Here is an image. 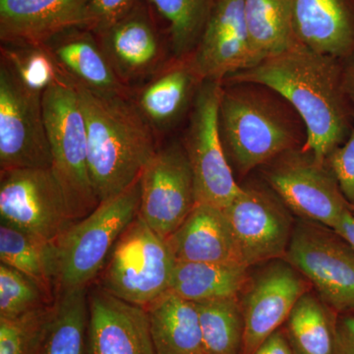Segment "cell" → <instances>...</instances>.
I'll return each instance as SVG.
<instances>
[{
    "instance_id": "6da1fadb",
    "label": "cell",
    "mask_w": 354,
    "mask_h": 354,
    "mask_svg": "<svg viewBox=\"0 0 354 354\" xmlns=\"http://www.w3.org/2000/svg\"><path fill=\"white\" fill-rule=\"evenodd\" d=\"M225 81L264 84L283 95L304 120L308 134L304 149L318 162H325L353 130L354 104L344 88L341 59L304 44L298 43Z\"/></svg>"
},
{
    "instance_id": "7a4b0ae2",
    "label": "cell",
    "mask_w": 354,
    "mask_h": 354,
    "mask_svg": "<svg viewBox=\"0 0 354 354\" xmlns=\"http://www.w3.org/2000/svg\"><path fill=\"white\" fill-rule=\"evenodd\" d=\"M218 125L232 171L241 179L307 143L306 127L278 91L251 81H225Z\"/></svg>"
},
{
    "instance_id": "3957f363",
    "label": "cell",
    "mask_w": 354,
    "mask_h": 354,
    "mask_svg": "<svg viewBox=\"0 0 354 354\" xmlns=\"http://www.w3.org/2000/svg\"><path fill=\"white\" fill-rule=\"evenodd\" d=\"M73 83L87 127L91 178L100 202L106 201L131 186L158 150L153 127L124 95Z\"/></svg>"
},
{
    "instance_id": "277c9868",
    "label": "cell",
    "mask_w": 354,
    "mask_h": 354,
    "mask_svg": "<svg viewBox=\"0 0 354 354\" xmlns=\"http://www.w3.org/2000/svg\"><path fill=\"white\" fill-rule=\"evenodd\" d=\"M41 104L51 153V171L64 192L70 218H85L100 205L90 167L87 127L73 81L59 78L44 91Z\"/></svg>"
},
{
    "instance_id": "5b68a950",
    "label": "cell",
    "mask_w": 354,
    "mask_h": 354,
    "mask_svg": "<svg viewBox=\"0 0 354 354\" xmlns=\"http://www.w3.org/2000/svg\"><path fill=\"white\" fill-rule=\"evenodd\" d=\"M140 177L124 191L100 203L85 218L74 221L55 241L57 292L88 286L101 274L116 241L139 213Z\"/></svg>"
},
{
    "instance_id": "8992f818",
    "label": "cell",
    "mask_w": 354,
    "mask_h": 354,
    "mask_svg": "<svg viewBox=\"0 0 354 354\" xmlns=\"http://www.w3.org/2000/svg\"><path fill=\"white\" fill-rule=\"evenodd\" d=\"M176 263L167 239L137 216L116 241L97 286L146 308L171 290Z\"/></svg>"
},
{
    "instance_id": "52a82bcc",
    "label": "cell",
    "mask_w": 354,
    "mask_h": 354,
    "mask_svg": "<svg viewBox=\"0 0 354 354\" xmlns=\"http://www.w3.org/2000/svg\"><path fill=\"white\" fill-rule=\"evenodd\" d=\"M283 259L335 313H354V249L337 230L297 218Z\"/></svg>"
},
{
    "instance_id": "ba28073f",
    "label": "cell",
    "mask_w": 354,
    "mask_h": 354,
    "mask_svg": "<svg viewBox=\"0 0 354 354\" xmlns=\"http://www.w3.org/2000/svg\"><path fill=\"white\" fill-rule=\"evenodd\" d=\"M259 171L295 218L335 230L351 212L334 174L304 147L281 153Z\"/></svg>"
},
{
    "instance_id": "9c48e42d",
    "label": "cell",
    "mask_w": 354,
    "mask_h": 354,
    "mask_svg": "<svg viewBox=\"0 0 354 354\" xmlns=\"http://www.w3.org/2000/svg\"><path fill=\"white\" fill-rule=\"evenodd\" d=\"M223 82L204 81L194 95L183 146L189 158L197 204L225 209L241 192V183L221 141L218 108Z\"/></svg>"
},
{
    "instance_id": "30bf717a",
    "label": "cell",
    "mask_w": 354,
    "mask_h": 354,
    "mask_svg": "<svg viewBox=\"0 0 354 354\" xmlns=\"http://www.w3.org/2000/svg\"><path fill=\"white\" fill-rule=\"evenodd\" d=\"M241 187L223 212L242 265L250 269L283 259L297 218L263 179H249Z\"/></svg>"
},
{
    "instance_id": "8fae6325",
    "label": "cell",
    "mask_w": 354,
    "mask_h": 354,
    "mask_svg": "<svg viewBox=\"0 0 354 354\" xmlns=\"http://www.w3.org/2000/svg\"><path fill=\"white\" fill-rule=\"evenodd\" d=\"M43 93L26 87L8 62L0 67V167L1 171L50 169Z\"/></svg>"
},
{
    "instance_id": "7c38bea8",
    "label": "cell",
    "mask_w": 354,
    "mask_h": 354,
    "mask_svg": "<svg viewBox=\"0 0 354 354\" xmlns=\"http://www.w3.org/2000/svg\"><path fill=\"white\" fill-rule=\"evenodd\" d=\"M0 216L1 223L50 241L74 223L51 169L1 171Z\"/></svg>"
},
{
    "instance_id": "4fadbf2b",
    "label": "cell",
    "mask_w": 354,
    "mask_h": 354,
    "mask_svg": "<svg viewBox=\"0 0 354 354\" xmlns=\"http://www.w3.org/2000/svg\"><path fill=\"white\" fill-rule=\"evenodd\" d=\"M138 216L167 239L196 206L194 178L183 144L158 149L140 176Z\"/></svg>"
},
{
    "instance_id": "5bb4252c",
    "label": "cell",
    "mask_w": 354,
    "mask_h": 354,
    "mask_svg": "<svg viewBox=\"0 0 354 354\" xmlns=\"http://www.w3.org/2000/svg\"><path fill=\"white\" fill-rule=\"evenodd\" d=\"M250 274L239 295L244 320L242 354H253L272 333L281 329L291 310L305 293L309 281L285 259L261 264Z\"/></svg>"
},
{
    "instance_id": "9a60e30c",
    "label": "cell",
    "mask_w": 354,
    "mask_h": 354,
    "mask_svg": "<svg viewBox=\"0 0 354 354\" xmlns=\"http://www.w3.org/2000/svg\"><path fill=\"white\" fill-rule=\"evenodd\" d=\"M188 57L202 82H223L255 65L244 0H216L199 43Z\"/></svg>"
},
{
    "instance_id": "2e32d148",
    "label": "cell",
    "mask_w": 354,
    "mask_h": 354,
    "mask_svg": "<svg viewBox=\"0 0 354 354\" xmlns=\"http://www.w3.org/2000/svg\"><path fill=\"white\" fill-rule=\"evenodd\" d=\"M88 354H156L148 313L99 286L88 291Z\"/></svg>"
},
{
    "instance_id": "e0dca14e",
    "label": "cell",
    "mask_w": 354,
    "mask_h": 354,
    "mask_svg": "<svg viewBox=\"0 0 354 354\" xmlns=\"http://www.w3.org/2000/svg\"><path fill=\"white\" fill-rule=\"evenodd\" d=\"M88 0H0V38L39 46L82 29Z\"/></svg>"
},
{
    "instance_id": "ac0fdd59",
    "label": "cell",
    "mask_w": 354,
    "mask_h": 354,
    "mask_svg": "<svg viewBox=\"0 0 354 354\" xmlns=\"http://www.w3.org/2000/svg\"><path fill=\"white\" fill-rule=\"evenodd\" d=\"M298 43L344 59L354 53V0H292Z\"/></svg>"
},
{
    "instance_id": "d6986e66",
    "label": "cell",
    "mask_w": 354,
    "mask_h": 354,
    "mask_svg": "<svg viewBox=\"0 0 354 354\" xmlns=\"http://www.w3.org/2000/svg\"><path fill=\"white\" fill-rule=\"evenodd\" d=\"M167 242L176 262L242 265L223 209L196 204Z\"/></svg>"
},
{
    "instance_id": "ffe728a7",
    "label": "cell",
    "mask_w": 354,
    "mask_h": 354,
    "mask_svg": "<svg viewBox=\"0 0 354 354\" xmlns=\"http://www.w3.org/2000/svg\"><path fill=\"white\" fill-rule=\"evenodd\" d=\"M104 50L118 75L144 73L157 62L160 39L141 0L122 19L100 35Z\"/></svg>"
},
{
    "instance_id": "44dd1931",
    "label": "cell",
    "mask_w": 354,
    "mask_h": 354,
    "mask_svg": "<svg viewBox=\"0 0 354 354\" xmlns=\"http://www.w3.org/2000/svg\"><path fill=\"white\" fill-rule=\"evenodd\" d=\"M145 309L156 354H204L196 304L169 290Z\"/></svg>"
},
{
    "instance_id": "7402d4cb",
    "label": "cell",
    "mask_w": 354,
    "mask_h": 354,
    "mask_svg": "<svg viewBox=\"0 0 354 354\" xmlns=\"http://www.w3.org/2000/svg\"><path fill=\"white\" fill-rule=\"evenodd\" d=\"M201 83L189 57L178 58L177 64L143 88L137 108L151 127H169L183 115Z\"/></svg>"
},
{
    "instance_id": "603a6c76",
    "label": "cell",
    "mask_w": 354,
    "mask_h": 354,
    "mask_svg": "<svg viewBox=\"0 0 354 354\" xmlns=\"http://www.w3.org/2000/svg\"><path fill=\"white\" fill-rule=\"evenodd\" d=\"M55 57L78 85L97 92L125 95L120 75L90 32L70 34L55 48Z\"/></svg>"
},
{
    "instance_id": "cb8c5ba5",
    "label": "cell",
    "mask_w": 354,
    "mask_h": 354,
    "mask_svg": "<svg viewBox=\"0 0 354 354\" xmlns=\"http://www.w3.org/2000/svg\"><path fill=\"white\" fill-rule=\"evenodd\" d=\"M249 270L227 263L176 262L171 290L194 304L239 298L250 277Z\"/></svg>"
},
{
    "instance_id": "d4e9b609",
    "label": "cell",
    "mask_w": 354,
    "mask_h": 354,
    "mask_svg": "<svg viewBox=\"0 0 354 354\" xmlns=\"http://www.w3.org/2000/svg\"><path fill=\"white\" fill-rule=\"evenodd\" d=\"M244 15L255 65L298 44L292 0H244Z\"/></svg>"
},
{
    "instance_id": "484cf974",
    "label": "cell",
    "mask_w": 354,
    "mask_h": 354,
    "mask_svg": "<svg viewBox=\"0 0 354 354\" xmlns=\"http://www.w3.org/2000/svg\"><path fill=\"white\" fill-rule=\"evenodd\" d=\"M88 286L57 292L39 354H88Z\"/></svg>"
},
{
    "instance_id": "4316f807",
    "label": "cell",
    "mask_w": 354,
    "mask_h": 354,
    "mask_svg": "<svg viewBox=\"0 0 354 354\" xmlns=\"http://www.w3.org/2000/svg\"><path fill=\"white\" fill-rule=\"evenodd\" d=\"M0 263L24 272L57 295L58 259L55 241L1 223Z\"/></svg>"
},
{
    "instance_id": "83f0119b",
    "label": "cell",
    "mask_w": 354,
    "mask_h": 354,
    "mask_svg": "<svg viewBox=\"0 0 354 354\" xmlns=\"http://www.w3.org/2000/svg\"><path fill=\"white\" fill-rule=\"evenodd\" d=\"M339 314L313 290L300 297L283 326L295 354H335Z\"/></svg>"
},
{
    "instance_id": "f1b7e54d",
    "label": "cell",
    "mask_w": 354,
    "mask_h": 354,
    "mask_svg": "<svg viewBox=\"0 0 354 354\" xmlns=\"http://www.w3.org/2000/svg\"><path fill=\"white\" fill-rule=\"evenodd\" d=\"M204 354H242L244 320L239 298L196 304Z\"/></svg>"
},
{
    "instance_id": "f546056e",
    "label": "cell",
    "mask_w": 354,
    "mask_h": 354,
    "mask_svg": "<svg viewBox=\"0 0 354 354\" xmlns=\"http://www.w3.org/2000/svg\"><path fill=\"white\" fill-rule=\"evenodd\" d=\"M167 23L177 58L188 57L196 48L216 0H148Z\"/></svg>"
},
{
    "instance_id": "4dcf8cb0",
    "label": "cell",
    "mask_w": 354,
    "mask_h": 354,
    "mask_svg": "<svg viewBox=\"0 0 354 354\" xmlns=\"http://www.w3.org/2000/svg\"><path fill=\"white\" fill-rule=\"evenodd\" d=\"M55 297L36 279L0 263V318H16L50 306Z\"/></svg>"
},
{
    "instance_id": "1f68e13d",
    "label": "cell",
    "mask_w": 354,
    "mask_h": 354,
    "mask_svg": "<svg viewBox=\"0 0 354 354\" xmlns=\"http://www.w3.org/2000/svg\"><path fill=\"white\" fill-rule=\"evenodd\" d=\"M53 304L16 318H0V354H39Z\"/></svg>"
},
{
    "instance_id": "d6a6232c",
    "label": "cell",
    "mask_w": 354,
    "mask_h": 354,
    "mask_svg": "<svg viewBox=\"0 0 354 354\" xmlns=\"http://www.w3.org/2000/svg\"><path fill=\"white\" fill-rule=\"evenodd\" d=\"M3 57L26 87L44 93L59 78L50 55L39 46L31 50L4 51Z\"/></svg>"
},
{
    "instance_id": "836d02e7",
    "label": "cell",
    "mask_w": 354,
    "mask_h": 354,
    "mask_svg": "<svg viewBox=\"0 0 354 354\" xmlns=\"http://www.w3.org/2000/svg\"><path fill=\"white\" fill-rule=\"evenodd\" d=\"M140 0H88L82 29L101 35L127 15Z\"/></svg>"
},
{
    "instance_id": "e575fe53",
    "label": "cell",
    "mask_w": 354,
    "mask_h": 354,
    "mask_svg": "<svg viewBox=\"0 0 354 354\" xmlns=\"http://www.w3.org/2000/svg\"><path fill=\"white\" fill-rule=\"evenodd\" d=\"M325 164L334 174L346 201L354 206V124L348 138L328 156Z\"/></svg>"
},
{
    "instance_id": "d590c367",
    "label": "cell",
    "mask_w": 354,
    "mask_h": 354,
    "mask_svg": "<svg viewBox=\"0 0 354 354\" xmlns=\"http://www.w3.org/2000/svg\"><path fill=\"white\" fill-rule=\"evenodd\" d=\"M335 354H354V313L337 317Z\"/></svg>"
},
{
    "instance_id": "8d00e7d4",
    "label": "cell",
    "mask_w": 354,
    "mask_h": 354,
    "mask_svg": "<svg viewBox=\"0 0 354 354\" xmlns=\"http://www.w3.org/2000/svg\"><path fill=\"white\" fill-rule=\"evenodd\" d=\"M253 354H295L283 328L272 333Z\"/></svg>"
},
{
    "instance_id": "74e56055",
    "label": "cell",
    "mask_w": 354,
    "mask_h": 354,
    "mask_svg": "<svg viewBox=\"0 0 354 354\" xmlns=\"http://www.w3.org/2000/svg\"><path fill=\"white\" fill-rule=\"evenodd\" d=\"M341 62L344 88L354 104V53Z\"/></svg>"
},
{
    "instance_id": "f35d334b",
    "label": "cell",
    "mask_w": 354,
    "mask_h": 354,
    "mask_svg": "<svg viewBox=\"0 0 354 354\" xmlns=\"http://www.w3.org/2000/svg\"><path fill=\"white\" fill-rule=\"evenodd\" d=\"M335 230L346 239L354 249V216L351 215V212H348L342 218L341 223L335 228Z\"/></svg>"
},
{
    "instance_id": "ab89813d",
    "label": "cell",
    "mask_w": 354,
    "mask_h": 354,
    "mask_svg": "<svg viewBox=\"0 0 354 354\" xmlns=\"http://www.w3.org/2000/svg\"><path fill=\"white\" fill-rule=\"evenodd\" d=\"M351 215L354 216V206H351Z\"/></svg>"
}]
</instances>
